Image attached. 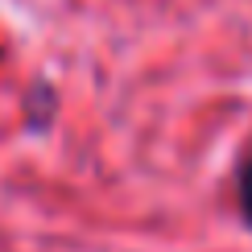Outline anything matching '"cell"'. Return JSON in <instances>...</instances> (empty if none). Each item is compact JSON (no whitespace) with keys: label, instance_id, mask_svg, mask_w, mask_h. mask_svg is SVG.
Here are the masks:
<instances>
[{"label":"cell","instance_id":"cell-1","mask_svg":"<svg viewBox=\"0 0 252 252\" xmlns=\"http://www.w3.org/2000/svg\"><path fill=\"white\" fill-rule=\"evenodd\" d=\"M240 203H244V215H248V223H252V161L240 170Z\"/></svg>","mask_w":252,"mask_h":252}]
</instances>
